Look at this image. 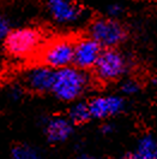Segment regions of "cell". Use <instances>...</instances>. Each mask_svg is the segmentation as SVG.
<instances>
[{"instance_id":"cell-20","label":"cell","mask_w":157,"mask_h":159,"mask_svg":"<svg viewBox=\"0 0 157 159\" xmlns=\"http://www.w3.org/2000/svg\"><path fill=\"white\" fill-rule=\"evenodd\" d=\"M78 159H94L92 157H90V156H87V154H84V156H80Z\"/></svg>"},{"instance_id":"cell-18","label":"cell","mask_w":157,"mask_h":159,"mask_svg":"<svg viewBox=\"0 0 157 159\" xmlns=\"http://www.w3.org/2000/svg\"><path fill=\"white\" fill-rule=\"evenodd\" d=\"M125 159H139L136 152H131V153H127L125 156Z\"/></svg>"},{"instance_id":"cell-16","label":"cell","mask_w":157,"mask_h":159,"mask_svg":"<svg viewBox=\"0 0 157 159\" xmlns=\"http://www.w3.org/2000/svg\"><path fill=\"white\" fill-rule=\"evenodd\" d=\"M122 13H124V7L120 4L114 2V4H110L108 7H107V15H108V17H110V18H115L117 20Z\"/></svg>"},{"instance_id":"cell-6","label":"cell","mask_w":157,"mask_h":159,"mask_svg":"<svg viewBox=\"0 0 157 159\" xmlns=\"http://www.w3.org/2000/svg\"><path fill=\"white\" fill-rule=\"evenodd\" d=\"M103 47L91 36L82 38L74 42V57L73 65L82 70L94 69Z\"/></svg>"},{"instance_id":"cell-7","label":"cell","mask_w":157,"mask_h":159,"mask_svg":"<svg viewBox=\"0 0 157 159\" xmlns=\"http://www.w3.org/2000/svg\"><path fill=\"white\" fill-rule=\"evenodd\" d=\"M52 20L59 24H73L83 16V9L74 0H46Z\"/></svg>"},{"instance_id":"cell-21","label":"cell","mask_w":157,"mask_h":159,"mask_svg":"<svg viewBox=\"0 0 157 159\" xmlns=\"http://www.w3.org/2000/svg\"><path fill=\"white\" fill-rule=\"evenodd\" d=\"M152 83H154V84H155V86L157 87V76H155V77L152 79Z\"/></svg>"},{"instance_id":"cell-19","label":"cell","mask_w":157,"mask_h":159,"mask_svg":"<svg viewBox=\"0 0 157 159\" xmlns=\"http://www.w3.org/2000/svg\"><path fill=\"white\" fill-rule=\"evenodd\" d=\"M102 131H103V133H109V131H112V125H110V124H104V125L102 127Z\"/></svg>"},{"instance_id":"cell-17","label":"cell","mask_w":157,"mask_h":159,"mask_svg":"<svg viewBox=\"0 0 157 159\" xmlns=\"http://www.w3.org/2000/svg\"><path fill=\"white\" fill-rule=\"evenodd\" d=\"M22 95H23V89H22V87H18V86H13V87H11L10 97L12 98V99L18 100L22 98Z\"/></svg>"},{"instance_id":"cell-1","label":"cell","mask_w":157,"mask_h":159,"mask_svg":"<svg viewBox=\"0 0 157 159\" xmlns=\"http://www.w3.org/2000/svg\"><path fill=\"white\" fill-rule=\"evenodd\" d=\"M89 77L85 71L77 66H66L55 70L52 92L61 101H74L85 92Z\"/></svg>"},{"instance_id":"cell-3","label":"cell","mask_w":157,"mask_h":159,"mask_svg":"<svg viewBox=\"0 0 157 159\" xmlns=\"http://www.w3.org/2000/svg\"><path fill=\"white\" fill-rule=\"evenodd\" d=\"M89 36L96 40L103 48H115L124 42L127 33L115 18L103 17L95 20L89 28Z\"/></svg>"},{"instance_id":"cell-9","label":"cell","mask_w":157,"mask_h":159,"mask_svg":"<svg viewBox=\"0 0 157 159\" xmlns=\"http://www.w3.org/2000/svg\"><path fill=\"white\" fill-rule=\"evenodd\" d=\"M125 106L124 99L118 95L96 97L89 101V107L92 118L104 119L120 113Z\"/></svg>"},{"instance_id":"cell-14","label":"cell","mask_w":157,"mask_h":159,"mask_svg":"<svg viewBox=\"0 0 157 159\" xmlns=\"http://www.w3.org/2000/svg\"><path fill=\"white\" fill-rule=\"evenodd\" d=\"M10 31V22L4 15L0 13V41H4L6 39Z\"/></svg>"},{"instance_id":"cell-15","label":"cell","mask_w":157,"mask_h":159,"mask_svg":"<svg viewBox=\"0 0 157 159\" xmlns=\"http://www.w3.org/2000/svg\"><path fill=\"white\" fill-rule=\"evenodd\" d=\"M139 84H138L137 81H134V80H128L126 82H124L122 83V86H121V90L125 93V94H134V93H137L138 90H139Z\"/></svg>"},{"instance_id":"cell-2","label":"cell","mask_w":157,"mask_h":159,"mask_svg":"<svg viewBox=\"0 0 157 159\" xmlns=\"http://www.w3.org/2000/svg\"><path fill=\"white\" fill-rule=\"evenodd\" d=\"M41 33L35 28H18L9 33L4 40V46L7 54L12 58L23 59L32 56L39 51L41 45Z\"/></svg>"},{"instance_id":"cell-5","label":"cell","mask_w":157,"mask_h":159,"mask_svg":"<svg viewBox=\"0 0 157 159\" xmlns=\"http://www.w3.org/2000/svg\"><path fill=\"white\" fill-rule=\"evenodd\" d=\"M74 42L70 39H57L47 43L40 52L41 64L54 70L73 64Z\"/></svg>"},{"instance_id":"cell-12","label":"cell","mask_w":157,"mask_h":159,"mask_svg":"<svg viewBox=\"0 0 157 159\" xmlns=\"http://www.w3.org/2000/svg\"><path fill=\"white\" fill-rule=\"evenodd\" d=\"M92 118L89 102H76L69 111V119L76 125H80Z\"/></svg>"},{"instance_id":"cell-11","label":"cell","mask_w":157,"mask_h":159,"mask_svg":"<svg viewBox=\"0 0 157 159\" xmlns=\"http://www.w3.org/2000/svg\"><path fill=\"white\" fill-rule=\"evenodd\" d=\"M134 152L139 159H157V141L150 135L144 136L139 140Z\"/></svg>"},{"instance_id":"cell-10","label":"cell","mask_w":157,"mask_h":159,"mask_svg":"<svg viewBox=\"0 0 157 159\" xmlns=\"http://www.w3.org/2000/svg\"><path fill=\"white\" fill-rule=\"evenodd\" d=\"M73 131V123L69 118L52 117L46 122L45 135L49 143H61L69 139Z\"/></svg>"},{"instance_id":"cell-8","label":"cell","mask_w":157,"mask_h":159,"mask_svg":"<svg viewBox=\"0 0 157 159\" xmlns=\"http://www.w3.org/2000/svg\"><path fill=\"white\" fill-rule=\"evenodd\" d=\"M54 75V69L43 64H39L25 72L23 82L25 88L34 93H48L52 92Z\"/></svg>"},{"instance_id":"cell-13","label":"cell","mask_w":157,"mask_h":159,"mask_svg":"<svg viewBox=\"0 0 157 159\" xmlns=\"http://www.w3.org/2000/svg\"><path fill=\"white\" fill-rule=\"evenodd\" d=\"M11 159H40L39 151L27 143H18L11 149Z\"/></svg>"},{"instance_id":"cell-4","label":"cell","mask_w":157,"mask_h":159,"mask_svg":"<svg viewBox=\"0 0 157 159\" xmlns=\"http://www.w3.org/2000/svg\"><path fill=\"white\" fill-rule=\"evenodd\" d=\"M126 57L117 48H104L102 51L94 72L98 81L109 83L119 80L127 70Z\"/></svg>"}]
</instances>
